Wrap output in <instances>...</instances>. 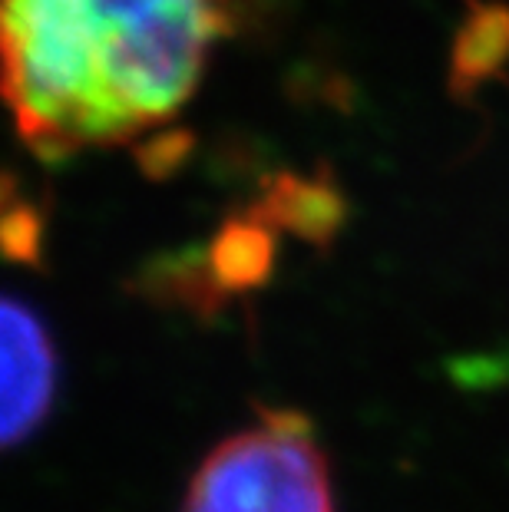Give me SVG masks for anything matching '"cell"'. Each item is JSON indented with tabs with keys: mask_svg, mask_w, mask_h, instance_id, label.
<instances>
[{
	"mask_svg": "<svg viewBox=\"0 0 509 512\" xmlns=\"http://www.w3.org/2000/svg\"><path fill=\"white\" fill-rule=\"evenodd\" d=\"M235 0H4V93L40 159L116 146L192 100Z\"/></svg>",
	"mask_w": 509,
	"mask_h": 512,
	"instance_id": "6da1fadb",
	"label": "cell"
},
{
	"mask_svg": "<svg viewBox=\"0 0 509 512\" xmlns=\"http://www.w3.org/2000/svg\"><path fill=\"white\" fill-rule=\"evenodd\" d=\"M182 512H334L331 476L305 413L265 407L205 456Z\"/></svg>",
	"mask_w": 509,
	"mask_h": 512,
	"instance_id": "7a4b0ae2",
	"label": "cell"
},
{
	"mask_svg": "<svg viewBox=\"0 0 509 512\" xmlns=\"http://www.w3.org/2000/svg\"><path fill=\"white\" fill-rule=\"evenodd\" d=\"M4 337H0V354H4V437L7 450H14L47 423L53 400H57V351L47 324L40 321L34 304L10 298L0 311Z\"/></svg>",
	"mask_w": 509,
	"mask_h": 512,
	"instance_id": "3957f363",
	"label": "cell"
},
{
	"mask_svg": "<svg viewBox=\"0 0 509 512\" xmlns=\"http://www.w3.org/2000/svg\"><path fill=\"white\" fill-rule=\"evenodd\" d=\"M258 212L272 222L278 232H295L308 242H324L338 232L344 202L338 189L324 179L308 176H278L268 182Z\"/></svg>",
	"mask_w": 509,
	"mask_h": 512,
	"instance_id": "277c9868",
	"label": "cell"
},
{
	"mask_svg": "<svg viewBox=\"0 0 509 512\" xmlns=\"http://www.w3.org/2000/svg\"><path fill=\"white\" fill-rule=\"evenodd\" d=\"M509 50V14L503 7L480 4L460 30L457 50H453V70L457 80L480 83L486 73H493L503 63Z\"/></svg>",
	"mask_w": 509,
	"mask_h": 512,
	"instance_id": "5b68a950",
	"label": "cell"
},
{
	"mask_svg": "<svg viewBox=\"0 0 509 512\" xmlns=\"http://www.w3.org/2000/svg\"><path fill=\"white\" fill-rule=\"evenodd\" d=\"M40 222L30 205L24 202H7V219H4V245L14 258L34 261L40 255Z\"/></svg>",
	"mask_w": 509,
	"mask_h": 512,
	"instance_id": "8992f818",
	"label": "cell"
}]
</instances>
